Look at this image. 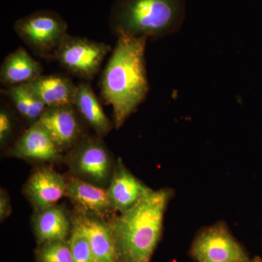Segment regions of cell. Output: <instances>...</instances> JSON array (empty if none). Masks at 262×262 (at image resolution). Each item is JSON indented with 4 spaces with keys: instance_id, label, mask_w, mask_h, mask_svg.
Wrapping results in <instances>:
<instances>
[{
    "instance_id": "21",
    "label": "cell",
    "mask_w": 262,
    "mask_h": 262,
    "mask_svg": "<svg viewBox=\"0 0 262 262\" xmlns=\"http://www.w3.org/2000/svg\"><path fill=\"white\" fill-rule=\"evenodd\" d=\"M13 131V120L9 110L2 106L0 111V142L2 145L4 144Z\"/></svg>"
},
{
    "instance_id": "1",
    "label": "cell",
    "mask_w": 262,
    "mask_h": 262,
    "mask_svg": "<svg viewBox=\"0 0 262 262\" xmlns=\"http://www.w3.org/2000/svg\"><path fill=\"white\" fill-rule=\"evenodd\" d=\"M100 80L103 99L113 108L114 124L120 128L146 98L149 84L145 67L148 38L119 34Z\"/></svg>"
},
{
    "instance_id": "20",
    "label": "cell",
    "mask_w": 262,
    "mask_h": 262,
    "mask_svg": "<svg viewBox=\"0 0 262 262\" xmlns=\"http://www.w3.org/2000/svg\"><path fill=\"white\" fill-rule=\"evenodd\" d=\"M75 262H94L87 236L81 226L73 220L68 241Z\"/></svg>"
},
{
    "instance_id": "7",
    "label": "cell",
    "mask_w": 262,
    "mask_h": 262,
    "mask_svg": "<svg viewBox=\"0 0 262 262\" xmlns=\"http://www.w3.org/2000/svg\"><path fill=\"white\" fill-rule=\"evenodd\" d=\"M83 121L74 105L47 107L38 120L61 151L73 147L85 136Z\"/></svg>"
},
{
    "instance_id": "2",
    "label": "cell",
    "mask_w": 262,
    "mask_h": 262,
    "mask_svg": "<svg viewBox=\"0 0 262 262\" xmlns=\"http://www.w3.org/2000/svg\"><path fill=\"white\" fill-rule=\"evenodd\" d=\"M173 191L151 189L134 206L110 222L118 262H150L163 231Z\"/></svg>"
},
{
    "instance_id": "11",
    "label": "cell",
    "mask_w": 262,
    "mask_h": 262,
    "mask_svg": "<svg viewBox=\"0 0 262 262\" xmlns=\"http://www.w3.org/2000/svg\"><path fill=\"white\" fill-rule=\"evenodd\" d=\"M61 152L46 129L39 122L31 125L10 150V155L22 159L54 162Z\"/></svg>"
},
{
    "instance_id": "15",
    "label": "cell",
    "mask_w": 262,
    "mask_h": 262,
    "mask_svg": "<svg viewBox=\"0 0 262 262\" xmlns=\"http://www.w3.org/2000/svg\"><path fill=\"white\" fill-rule=\"evenodd\" d=\"M29 84L47 107L74 105L77 85L67 76L42 75Z\"/></svg>"
},
{
    "instance_id": "13",
    "label": "cell",
    "mask_w": 262,
    "mask_h": 262,
    "mask_svg": "<svg viewBox=\"0 0 262 262\" xmlns=\"http://www.w3.org/2000/svg\"><path fill=\"white\" fill-rule=\"evenodd\" d=\"M41 63L20 47L5 57L0 67V82L5 88L29 84L42 75Z\"/></svg>"
},
{
    "instance_id": "6",
    "label": "cell",
    "mask_w": 262,
    "mask_h": 262,
    "mask_svg": "<svg viewBox=\"0 0 262 262\" xmlns=\"http://www.w3.org/2000/svg\"><path fill=\"white\" fill-rule=\"evenodd\" d=\"M190 253L198 262H243L249 258L224 222L202 229L193 241Z\"/></svg>"
},
{
    "instance_id": "17",
    "label": "cell",
    "mask_w": 262,
    "mask_h": 262,
    "mask_svg": "<svg viewBox=\"0 0 262 262\" xmlns=\"http://www.w3.org/2000/svg\"><path fill=\"white\" fill-rule=\"evenodd\" d=\"M34 229L39 246L66 241L72 230L65 211L56 205L38 211L34 217Z\"/></svg>"
},
{
    "instance_id": "22",
    "label": "cell",
    "mask_w": 262,
    "mask_h": 262,
    "mask_svg": "<svg viewBox=\"0 0 262 262\" xmlns=\"http://www.w3.org/2000/svg\"><path fill=\"white\" fill-rule=\"evenodd\" d=\"M10 211H11V208H10L8 196L2 191L1 195H0V217H1V221L5 220L7 216H8Z\"/></svg>"
},
{
    "instance_id": "23",
    "label": "cell",
    "mask_w": 262,
    "mask_h": 262,
    "mask_svg": "<svg viewBox=\"0 0 262 262\" xmlns=\"http://www.w3.org/2000/svg\"><path fill=\"white\" fill-rule=\"evenodd\" d=\"M243 262H262V259L259 257H255L253 258H248V259L246 260V261Z\"/></svg>"
},
{
    "instance_id": "16",
    "label": "cell",
    "mask_w": 262,
    "mask_h": 262,
    "mask_svg": "<svg viewBox=\"0 0 262 262\" xmlns=\"http://www.w3.org/2000/svg\"><path fill=\"white\" fill-rule=\"evenodd\" d=\"M74 106L84 122L100 137L107 135L111 130L113 122L106 116L94 90L88 82H80L77 85Z\"/></svg>"
},
{
    "instance_id": "10",
    "label": "cell",
    "mask_w": 262,
    "mask_h": 262,
    "mask_svg": "<svg viewBox=\"0 0 262 262\" xmlns=\"http://www.w3.org/2000/svg\"><path fill=\"white\" fill-rule=\"evenodd\" d=\"M67 182L50 168H38L29 178L26 192L38 211L55 206L67 194Z\"/></svg>"
},
{
    "instance_id": "8",
    "label": "cell",
    "mask_w": 262,
    "mask_h": 262,
    "mask_svg": "<svg viewBox=\"0 0 262 262\" xmlns=\"http://www.w3.org/2000/svg\"><path fill=\"white\" fill-rule=\"evenodd\" d=\"M72 162L77 173L94 182H105L110 175L111 158L97 137L84 136L79 141L72 153Z\"/></svg>"
},
{
    "instance_id": "19",
    "label": "cell",
    "mask_w": 262,
    "mask_h": 262,
    "mask_svg": "<svg viewBox=\"0 0 262 262\" xmlns=\"http://www.w3.org/2000/svg\"><path fill=\"white\" fill-rule=\"evenodd\" d=\"M38 262H75L68 241L46 243L39 246L37 251Z\"/></svg>"
},
{
    "instance_id": "5",
    "label": "cell",
    "mask_w": 262,
    "mask_h": 262,
    "mask_svg": "<svg viewBox=\"0 0 262 262\" xmlns=\"http://www.w3.org/2000/svg\"><path fill=\"white\" fill-rule=\"evenodd\" d=\"M112 51L110 45L67 34L57 50L54 60L71 75L91 81L98 75L103 61Z\"/></svg>"
},
{
    "instance_id": "9",
    "label": "cell",
    "mask_w": 262,
    "mask_h": 262,
    "mask_svg": "<svg viewBox=\"0 0 262 262\" xmlns=\"http://www.w3.org/2000/svg\"><path fill=\"white\" fill-rule=\"evenodd\" d=\"M74 220L83 229L92 253L94 262H118L116 246L110 223L96 215L80 211Z\"/></svg>"
},
{
    "instance_id": "3",
    "label": "cell",
    "mask_w": 262,
    "mask_h": 262,
    "mask_svg": "<svg viewBox=\"0 0 262 262\" xmlns=\"http://www.w3.org/2000/svg\"><path fill=\"white\" fill-rule=\"evenodd\" d=\"M179 15L178 0H116L108 27L115 36L161 37L173 30Z\"/></svg>"
},
{
    "instance_id": "12",
    "label": "cell",
    "mask_w": 262,
    "mask_h": 262,
    "mask_svg": "<svg viewBox=\"0 0 262 262\" xmlns=\"http://www.w3.org/2000/svg\"><path fill=\"white\" fill-rule=\"evenodd\" d=\"M151 189L127 170L121 159L118 160L107 189L113 210L120 213L127 211Z\"/></svg>"
},
{
    "instance_id": "14",
    "label": "cell",
    "mask_w": 262,
    "mask_h": 262,
    "mask_svg": "<svg viewBox=\"0 0 262 262\" xmlns=\"http://www.w3.org/2000/svg\"><path fill=\"white\" fill-rule=\"evenodd\" d=\"M66 196L79 207L81 211L101 215L113 210L107 190L77 178L67 182Z\"/></svg>"
},
{
    "instance_id": "4",
    "label": "cell",
    "mask_w": 262,
    "mask_h": 262,
    "mask_svg": "<svg viewBox=\"0 0 262 262\" xmlns=\"http://www.w3.org/2000/svg\"><path fill=\"white\" fill-rule=\"evenodd\" d=\"M13 28L33 53L46 59H54L68 34L64 19L52 10H39L22 17L15 22Z\"/></svg>"
},
{
    "instance_id": "18",
    "label": "cell",
    "mask_w": 262,
    "mask_h": 262,
    "mask_svg": "<svg viewBox=\"0 0 262 262\" xmlns=\"http://www.w3.org/2000/svg\"><path fill=\"white\" fill-rule=\"evenodd\" d=\"M2 93L9 98L18 113L31 125L39 120L47 108L29 83L5 88Z\"/></svg>"
}]
</instances>
